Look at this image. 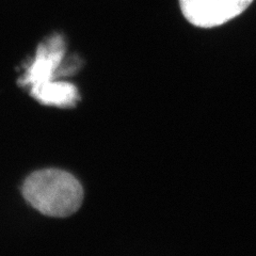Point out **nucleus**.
<instances>
[{"instance_id": "f03ea898", "label": "nucleus", "mask_w": 256, "mask_h": 256, "mask_svg": "<svg viewBox=\"0 0 256 256\" xmlns=\"http://www.w3.org/2000/svg\"><path fill=\"white\" fill-rule=\"evenodd\" d=\"M253 0H180L185 18L198 28L223 25L248 9Z\"/></svg>"}, {"instance_id": "f257e3e1", "label": "nucleus", "mask_w": 256, "mask_h": 256, "mask_svg": "<svg viewBox=\"0 0 256 256\" xmlns=\"http://www.w3.org/2000/svg\"><path fill=\"white\" fill-rule=\"evenodd\" d=\"M26 201L45 216L64 218L76 212L84 201L82 184L70 173L44 169L30 174L22 187Z\"/></svg>"}]
</instances>
